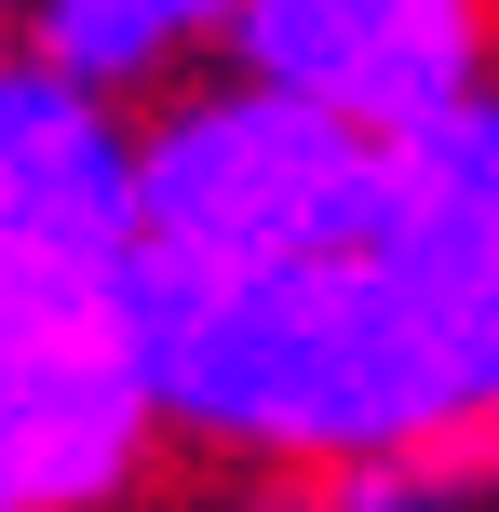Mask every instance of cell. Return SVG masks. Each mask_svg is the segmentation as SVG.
<instances>
[{"label": "cell", "mask_w": 499, "mask_h": 512, "mask_svg": "<svg viewBox=\"0 0 499 512\" xmlns=\"http://www.w3.org/2000/svg\"><path fill=\"white\" fill-rule=\"evenodd\" d=\"M378 256L405 270L432 351H446L473 432L499 445V81L459 122L405 135L392 149V189H378Z\"/></svg>", "instance_id": "277c9868"}, {"label": "cell", "mask_w": 499, "mask_h": 512, "mask_svg": "<svg viewBox=\"0 0 499 512\" xmlns=\"http://www.w3.org/2000/svg\"><path fill=\"white\" fill-rule=\"evenodd\" d=\"M135 243V108L0 54V512H149L176 472Z\"/></svg>", "instance_id": "6da1fadb"}, {"label": "cell", "mask_w": 499, "mask_h": 512, "mask_svg": "<svg viewBox=\"0 0 499 512\" xmlns=\"http://www.w3.org/2000/svg\"><path fill=\"white\" fill-rule=\"evenodd\" d=\"M230 41H243V0H27V54L135 122L189 81H216Z\"/></svg>", "instance_id": "5b68a950"}, {"label": "cell", "mask_w": 499, "mask_h": 512, "mask_svg": "<svg viewBox=\"0 0 499 512\" xmlns=\"http://www.w3.org/2000/svg\"><path fill=\"white\" fill-rule=\"evenodd\" d=\"M392 189V149L338 108H297L270 81L216 68L135 122V256H311L351 243Z\"/></svg>", "instance_id": "7a4b0ae2"}, {"label": "cell", "mask_w": 499, "mask_h": 512, "mask_svg": "<svg viewBox=\"0 0 499 512\" xmlns=\"http://www.w3.org/2000/svg\"><path fill=\"white\" fill-rule=\"evenodd\" d=\"M0 54H27V0H0Z\"/></svg>", "instance_id": "8992f818"}, {"label": "cell", "mask_w": 499, "mask_h": 512, "mask_svg": "<svg viewBox=\"0 0 499 512\" xmlns=\"http://www.w3.org/2000/svg\"><path fill=\"white\" fill-rule=\"evenodd\" d=\"M230 68L405 149L499 81V0H243Z\"/></svg>", "instance_id": "3957f363"}, {"label": "cell", "mask_w": 499, "mask_h": 512, "mask_svg": "<svg viewBox=\"0 0 499 512\" xmlns=\"http://www.w3.org/2000/svg\"><path fill=\"white\" fill-rule=\"evenodd\" d=\"M243 512H284V499H270V486H243Z\"/></svg>", "instance_id": "52a82bcc"}]
</instances>
